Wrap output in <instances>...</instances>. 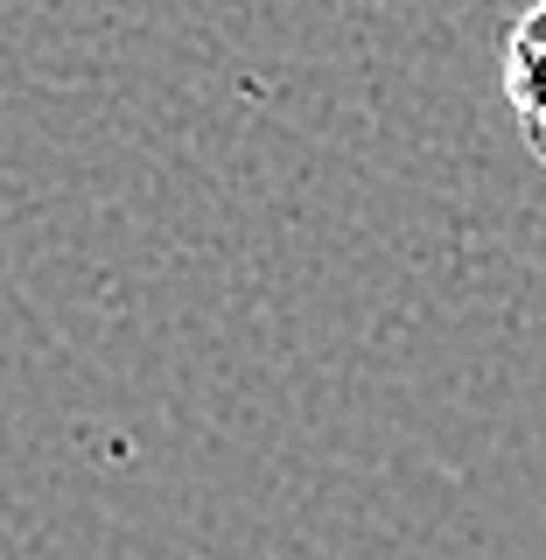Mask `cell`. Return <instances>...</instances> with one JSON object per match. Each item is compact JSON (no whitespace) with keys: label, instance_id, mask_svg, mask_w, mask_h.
I'll use <instances>...</instances> for the list:
<instances>
[{"label":"cell","instance_id":"cell-1","mask_svg":"<svg viewBox=\"0 0 546 560\" xmlns=\"http://www.w3.org/2000/svg\"><path fill=\"white\" fill-rule=\"evenodd\" d=\"M504 98H512L525 148L546 162V0H533L504 35Z\"/></svg>","mask_w":546,"mask_h":560}]
</instances>
